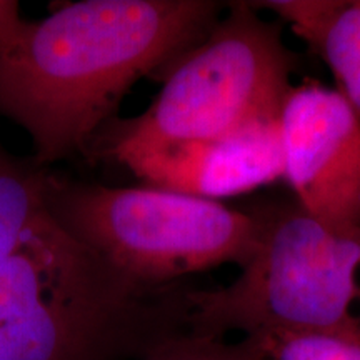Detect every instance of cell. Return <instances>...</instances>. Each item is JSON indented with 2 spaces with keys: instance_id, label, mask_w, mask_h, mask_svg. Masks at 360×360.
<instances>
[{
  "instance_id": "2",
  "label": "cell",
  "mask_w": 360,
  "mask_h": 360,
  "mask_svg": "<svg viewBox=\"0 0 360 360\" xmlns=\"http://www.w3.org/2000/svg\"><path fill=\"white\" fill-rule=\"evenodd\" d=\"M187 292L137 285L47 214L0 262V360H141L187 330Z\"/></svg>"
},
{
  "instance_id": "6",
  "label": "cell",
  "mask_w": 360,
  "mask_h": 360,
  "mask_svg": "<svg viewBox=\"0 0 360 360\" xmlns=\"http://www.w3.org/2000/svg\"><path fill=\"white\" fill-rule=\"evenodd\" d=\"M283 180L323 222L360 227V115L339 90L304 80L278 114Z\"/></svg>"
},
{
  "instance_id": "5",
  "label": "cell",
  "mask_w": 360,
  "mask_h": 360,
  "mask_svg": "<svg viewBox=\"0 0 360 360\" xmlns=\"http://www.w3.org/2000/svg\"><path fill=\"white\" fill-rule=\"evenodd\" d=\"M47 214L65 233L147 289L224 264L249 262L262 233L260 209L159 187L69 182L51 174Z\"/></svg>"
},
{
  "instance_id": "13",
  "label": "cell",
  "mask_w": 360,
  "mask_h": 360,
  "mask_svg": "<svg viewBox=\"0 0 360 360\" xmlns=\"http://www.w3.org/2000/svg\"><path fill=\"white\" fill-rule=\"evenodd\" d=\"M25 22L20 15V4L15 0H0V51L19 39Z\"/></svg>"
},
{
  "instance_id": "3",
  "label": "cell",
  "mask_w": 360,
  "mask_h": 360,
  "mask_svg": "<svg viewBox=\"0 0 360 360\" xmlns=\"http://www.w3.org/2000/svg\"><path fill=\"white\" fill-rule=\"evenodd\" d=\"M260 212L259 245L240 276L220 289H188V330L360 340V227L323 222L297 204Z\"/></svg>"
},
{
  "instance_id": "12",
  "label": "cell",
  "mask_w": 360,
  "mask_h": 360,
  "mask_svg": "<svg viewBox=\"0 0 360 360\" xmlns=\"http://www.w3.org/2000/svg\"><path fill=\"white\" fill-rule=\"evenodd\" d=\"M337 2L339 0H272L252 4L276 13L278 19L290 25L297 37L302 39L312 49L330 20Z\"/></svg>"
},
{
  "instance_id": "8",
  "label": "cell",
  "mask_w": 360,
  "mask_h": 360,
  "mask_svg": "<svg viewBox=\"0 0 360 360\" xmlns=\"http://www.w3.org/2000/svg\"><path fill=\"white\" fill-rule=\"evenodd\" d=\"M49 180L47 169L0 143V262L47 215Z\"/></svg>"
},
{
  "instance_id": "7",
  "label": "cell",
  "mask_w": 360,
  "mask_h": 360,
  "mask_svg": "<svg viewBox=\"0 0 360 360\" xmlns=\"http://www.w3.org/2000/svg\"><path fill=\"white\" fill-rule=\"evenodd\" d=\"M124 167L147 186L217 200L283 179L278 119L210 141L135 155Z\"/></svg>"
},
{
  "instance_id": "11",
  "label": "cell",
  "mask_w": 360,
  "mask_h": 360,
  "mask_svg": "<svg viewBox=\"0 0 360 360\" xmlns=\"http://www.w3.org/2000/svg\"><path fill=\"white\" fill-rule=\"evenodd\" d=\"M270 360H360V340L327 334H272L257 337Z\"/></svg>"
},
{
  "instance_id": "10",
  "label": "cell",
  "mask_w": 360,
  "mask_h": 360,
  "mask_svg": "<svg viewBox=\"0 0 360 360\" xmlns=\"http://www.w3.org/2000/svg\"><path fill=\"white\" fill-rule=\"evenodd\" d=\"M141 360H270L257 337H207L182 330L155 344Z\"/></svg>"
},
{
  "instance_id": "1",
  "label": "cell",
  "mask_w": 360,
  "mask_h": 360,
  "mask_svg": "<svg viewBox=\"0 0 360 360\" xmlns=\"http://www.w3.org/2000/svg\"><path fill=\"white\" fill-rule=\"evenodd\" d=\"M220 19L210 0H80L25 22L0 51V115L39 165L89 152L125 94L164 70Z\"/></svg>"
},
{
  "instance_id": "4",
  "label": "cell",
  "mask_w": 360,
  "mask_h": 360,
  "mask_svg": "<svg viewBox=\"0 0 360 360\" xmlns=\"http://www.w3.org/2000/svg\"><path fill=\"white\" fill-rule=\"evenodd\" d=\"M292 67L277 25L252 2L229 4L227 15L165 67L160 92L141 115L107 124L103 154L124 164L276 120L292 89Z\"/></svg>"
},
{
  "instance_id": "9",
  "label": "cell",
  "mask_w": 360,
  "mask_h": 360,
  "mask_svg": "<svg viewBox=\"0 0 360 360\" xmlns=\"http://www.w3.org/2000/svg\"><path fill=\"white\" fill-rule=\"evenodd\" d=\"M330 67L350 105L360 115V0H339L312 47Z\"/></svg>"
}]
</instances>
